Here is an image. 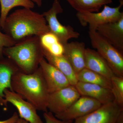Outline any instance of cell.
I'll return each instance as SVG.
<instances>
[{"label":"cell","mask_w":123,"mask_h":123,"mask_svg":"<svg viewBox=\"0 0 123 123\" xmlns=\"http://www.w3.org/2000/svg\"><path fill=\"white\" fill-rule=\"evenodd\" d=\"M2 29L16 43L27 37H39L50 32L43 14L25 8L16 10L8 15Z\"/></svg>","instance_id":"6da1fadb"},{"label":"cell","mask_w":123,"mask_h":123,"mask_svg":"<svg viewBox=\"0 0 123 123\" xmlns=\"http://www.w3.org/2000/svg\"><path fill=\"white\" fill-rule=\"evenodd\" d=\"M11 86L12 91L33 104L37 110L48 111L50 93L39 66L31 74L18 72L12 77Z\"/></svg>","instance_id":"7a4b0ae2"},{"label":"cell","mask_w":123,"mask_h":123,"mask_svg":"<svg viewBox=\"0 0 123 123\" xmlns=\"http://www.w3.org/2000/svg\"><path fill=\"white\" fill-rule=\"evenodd\" d=\"M3 55L15 64L20 72L31 74L35 72L44 58L39 37H27L14 46L5 48Z\"/></svg>","instance_id":"3957f363"},{"label":"cell","mask_w":123,"mask_h":123,"mask_svg":"<svg viewBox=\"0 0 123 123\" xmlns=\"http://www.w3.org/2000/svg\"><path fill=\"white\" fill-rule=\"evenodd\" d=\"M89 37L92 47L107 62L115 75L123 77V56L96 31L89 30Z\"/></svg>","instance_id":"277c9868"},{"label":"cell","mask_w":123,"mask_h":123,"mask_svg":"<svg viewBox=\"0 0 123 123\" xmlns=\"http://www.w3.org/2000/svg\"><path fill=\"white\" fill-rule=\"evenodd\" d=\"M119 2V5L117 7L105 5L101 12H77L76 16L82 26L89 25V30L96 31L99 26L116 21L123 17V12L120 11L123 5V0H120Z\"/></svg>","instance_id":"5b68a950"},{"label":"cell","mask_w":123,"mask_h":123,"mask_svg":"<svg viewBox=\"0 0 123 123\" xmlns=\"http://www.w3.org/2000/svg\"><path fill=\"white\" fill-rule=\"evenodd\" d=\"M63 10L60 0H54L50 9L43 14L45 18L50 32L55 35L63 45L66 44L69 39L78 38L80 34L71 26L62 25L57 19V15L63 12Z\"/></svg>","instance_id":"8992f818"},{"label":"cell","mask_w":123,"mask_h":123,"mask_svg":"<svg viewBox=\"0 0 123 123\" xmlns=\"http://www.w3.org/2000/svg\"><path fill=\"white\" fill-rule=\"evenodd\" d=\"M123 114V107L115 101L102 105L88 114L74 120L73 123H117Z\"/></svg>","instance_id":"52a82bcc"},{"label":"cell","mask_w":123,"mask_h":123,"mask_svg":"<svg viewBox=\"0 0 123 123\" xmlns=\"http://www.w3.org/2000/svg\"><path fill=\"white\" fill-rule=\"evenodd\" d=\"M81 97L75 86L70 85L49 94L47 109L56 115L64 112Z\"/></svg>","instance_id":"ba28073f"},{"label":"cell","mask_w":123,"mask_h":123,"mask_svg":"<svg viewBox=\"0 0 123 123\" xmlns=\"http://www.w3.org/2000/svg\"><path fill=\"white\" fill-rule=\"evenodd\" d=\"M4 95L6 102L16 108L20 118L29 123H44L37 113L35 107L20 95L8 89L5 90Z\"/></svg>","instance_id":"9c48e42d"},{"label":"cell","mask_w":123,"mask_h":123,"mask_svg":"<svg viewBox=\"0 0 123 123\" xmlns=\"http://www.w3.org/2000/svg\"><path fill=\"white\" fill-rule=\"evenodd\" d=\"M102 105L100 102L95 99L81 96L66 111L55 116L61 120L74 121L88 114Z\"/></svg>","instance_id":"30bf717a"},{"label":"cell","mask_w":123,"mask_h":123,"mask_svg":"<svg viewBox=\"0 0 123 123\" xmlns=\"http://www.w3.org/2000/svg\"><path fill=\"white\" fill-rule=\"evenodd\" d=\"M39 67L50 93L70 85L66 76L44 58L40 62Z\"/></svg>","instance_id":"8fae6325"},{"label":"cell","mask_w":123,"mask_h":123,"mask_svg":"<svg viewBox=\"0 0 123 123\" xmlns=\"http://www.w3.org/2000/svg\"><path fill=\"white\" fill-rule=\"evenodd\" d=\"M96 31L121 52L123 51V17L98 27Z\"/></svg>","instance_id":"7c38bea8"},{"label":"cell","mask_w":123,"mask_h":123,"mask_svg":"<svg viewBox=\"0 0 123 123\" xmlns=\"http://www.w3.org/2000/svg\"><path fill=\"white\" fill-rule=\"evenodd\" d=\"M63 55L76 74L85 68V44L83 42H72L64 45Z\"/></svg>","instance_id":"4fadbf2b"},{"label":"cell","mask_w":123,"mask_h":123,"mask_svg":"<svg viewBox=\"0 0 123 123\" xmlns=\"http://www.w3.org/2000/svg\"><path fill=\"white\" fill-rule=\"evenodd\" d=\"M75 87L81 96L90 97L102 104L114 101L111 90L95 84L78 81Z\"/></svg>","instance_id":"5bb4252c"},{"label":"cell","mask_w":123,"mask_h":123,"mask_svg":"<svg viewBox=\"0 0 123 123\" xmlns=\"http://www.w3.org/2000/svg\"><path fill=\"white\" fill-rule=\"evenodd\" d=\"M19 71L17 67L8 58L4 56L0 58V106L6 108L8 106L4 98V91L6 89L12 91V77Z\"/></svg>","instance_id":"9a60e30c"},{"label":"cell","mask_w":123,"mask_h":123,"mask_svg":"<svg viewBox=\"0 0 123 123\" xmlns=\"http://www.w3.org/2000/svg\"><path fill=\"white\" fill-rule=\"evenodd\" d=\"M85 68L98 73L110 80L116 76L103 57L97 51L90 48L86 49Z\"/></svg>","instance_id":"2e32d148"},{"label":"cell","mask_w":123,"mask_h":123,"mask_svg":"<svg viewBox=\"0 0 123 123\" xmlns=\"http://www.w3.org/2000/svg\"><path fill=\"white\" fill-rule=\"evenodd\" d=\"M42 48L44 58L46 60L63 73L68 79L70 85H76L78 82L76 74L63 55H55Z\"/></svg>","instance_id":"e0dca14e"},{"label":"cell","mask_w":123,"mask_h":123,"mask_svg":"<svg viewBox=\"0 0 123 123\" xmlns=\"http://www.w3.org/2000/svg\"><path fill=\"white\" fill-rule=\"evenodd\" d=\"M77 12H97L103 6L112 3V0H66Z\"/></svg>","instance_id":"ac0fdd59"},{"label":"cell","mask_w":123,"mask_h":123,"mask_svg":"<svg viewBox=\"0 0 123 123\" xmlns=\"http://www.w3.org/2000/svg\"><path fill=\"white\" fill-rule=\"evenodd\" d=\"M78 81L95 84L111 89V80L98 73L86 68L76 74Z\"/></svg>","instance_id":"d6986e66"},{"label":"cell","mask_w":123,"mask_h":123,"mask_svg":"<svg viewBox=\"0 0 123 123\" xmlns=\"http://www.w3.org/2000/svg\"><path fill=\"white\" fill-rule=\"evenodd\" d=\"M0 26L2 29L9 12L12 9L18 6L31 9L35 6L34 3L30 0H0Z\"/></svg>","instance_id":"ffe728a7"},{"label":"cell","mask_w":123,"mask_h":123,"mask_svg":"<svg viewBox=\"0 0 123 123\" xmlns=\"http://www.w3.org/2000/svg\"><path fill=\"white\" fill-rule=\"evenodd\" d=\"M41 46L51 54L56 56L63 55L64 45L57 37L49 32L39 37Z\"/></svg>","instance_id":"44dd1931"},{"label":"cell","mask_w":123,"mask_h":123,"mask_svg":"<svg viewBox=\"0 0 123 123\" xmlns=\"http://www.w3.org/2000/svg\"><path fill=\"white\" fill-rule=\"evenodd\" d=\"M111 91L114 101L123 107V77L115 76L111 79Z\"/></svg>","instance_id":"7402d4cb"},{"label":"cell","mask_w":123,"mask_h":123,"mask_svg":"<svg viewBox=\"0 0 123 123\" xmlns=\"http://www.w3.org/2000/svg\"><path fill=\"white\" fill-rule=\"evenodd\" d=\"M0 28V58H1L4 56L3 53L4 49L13 46L16 43L9 36L1 32Z\"/></svg>","instance_id":"603a6c76"},{"label":"cell","mask_w":123,"mask_h":123,"mask_svg":"<svg viewBox=\"0 0 123 123\" xmlns=\"http://www.w3.org/2000/svg\"><path fill=\"white\" fill-rule=\"evenodd\" d=\"M43 117L46 123H73V120H63L57 118L50 111L44 112Z\"/></svg>","instance_id":"cb8c5ba5"},{"label":"cell","mask_w":123,"mask_h":123,"mask_svg":"<svg viewBox=\"0 0 123 123\" xmlns=\"http://www.w3.org/2000/svg\"><path fill=\"white\" fill-rule=\"evenodd\" d=\"M19 118L18 113L15 112L9 118L4 120H0V123H17Z\"/></svg>","instance_id":"d4e9b609"},{"label":"cell","mask_w":123,"mask_h":123,"mask_svg":"<svg viewBox=\"0 0 123 123\" xmlns=\"http://www.w3.org/2000/svg\"><path fill=\"white\" fill-rule=\"evenodd\" d=\"M34 3L37 4L38 7H40L42 6L43 0H30Z\"/></svg>","instance_id":"484cf974"},{"label":"cell","mask_w":123,"mask_h":123,"mask_svg":"<svg viewBox=\"0 0 123 123\" xmlns=\"http://www.w3.org/2000/svg\"><path fill=\"white\" fill-rule=\"evenodd\" d=\"M17 123H29L23 119L19 118L18 120Z\"/></svg>","instance_id":"4316f807"}]
</instances>
